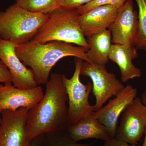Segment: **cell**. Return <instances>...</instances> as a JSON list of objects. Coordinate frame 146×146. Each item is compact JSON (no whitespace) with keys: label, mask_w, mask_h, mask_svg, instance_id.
<instances>
[{"label":"cell","mask_w":146,"mask_h":146,"mask_svg":"<svg viewBox=\"0 0 146 146\" xmlns=\"http://www.w3.org/2000/svg\"><path fill=\"white\" fill-rule=\"evenodd\" d=\"M63 76L53 73L46 84L42 99L29 110L27 125L32 140L48 132L65 131L69 127L66 105L68 98Z\"/></svg>","instance_id":"cell-1"},{"label":"cell","mask_w":146,"mask_h":146,"mask_svg":"<svg viewBox=\"0 0 146 146\" xmlns=\"http://www.w3.org/2000/svg\"><path fill=\"white\" fill-rule=\"evenodd\" d=\"M87 50L84 47L59 41L44 44L30 41L17 44L16 52L24 65L31 69L35 80L39 86L46 84L53 67L63 58L74 56L91 64L86 54Z\"/></svg>","instance_id":"cell-2"},{"label":"cell","mask_w":146,"mask_h":146,"mask_svg":"<svg viewBox=\"0 0 146 146\" xmlns=\"http://www.w3.org/2000/svg\"><path fill=\"white\" fill-rule=\"evenodd\" d=\"M80 15L77 9H56L49 14L48 20L31 41L40 44L59 41L88 49L79 22Z\"/></svg>","instance_id":"cell-3"},{"label":"cell","mask_w":146,"mask_h":146,"mask_svg":"<svg viewBox=\"0 0 146 146\" xmlns=\"http://www.w3.org/2000/svg\"><path fill=\"white\" fill-rule=\"evenodd\" d=\"M48 17L49 14L33 13L13 4L0 11V38L18 44L28 43Z\"/></svg>","instance_id":"cell-4"},{"label":"cell","mask_w":146,"mask_h":146,"mask_svg":"<svg viewBox=\"0 0 146 146\" xmlns=\"http://www.w3.org/2000/svg\"><path fill=\"white\" fill-rule=\"evenodd\" d=\"M84 60L76 58L75 70L71 78L63 76V81L68 95V121L69 127L74 125L83 118L96 111L95 105H91L89 101V95L93 90L91 82L86 84L82 83L80 80V69Z\"/></svg>","instance_id":"cell-5"},{"label":"cell","mask_w":146,"mask_h":146,"mask_svg":"<svg viewBox=\"0 0 146 146\" xmlns=\"http://www.w3.org/2000/svg\"><path fill=\"white\" fill-rule=\"evenodd\" d=\"M80 75L89 77L92 80V92L96 99V111L110 98L117 96L125 87L115 74L108 72L105 67L92 65L87 61L82 63Z\"/></svg>","instance_id":"cell-6"},{"label":"cell","mask_w":146,"mask_h":146,"mask_svg":"<svg viewBox=\"0 0 146 146\" xmlns=\"http://www.w3.org/2000/svg\"><path fill=\"white\" fill-rule=\"evenodd\" d=\"M146 129V106L136 97L123 110L115 138L130 145H137Z\"/></svg>","instance_id":"cell-7"},{"label":"cell","mask_w":146,"mask_h":146,"mask_svg":"<svg viewBox=\"0 0 146 146\" xmlns=\"http://www.w3.org/2000/svg\"><path fill=\"white\" fill-rule=\"evenodd\" d=\"M29 110L21 108L1 112L0 146H29L32 140L27 125Z\"/></svg>","instance_id":"cell-8"},{"label":"cell","mask_w":146,"mask_h":146,"mask_svg":"<svg viewBox=\"0 0 146 146\" xmlns=\"http://www.w3.org/2000/svg\"><path fill=\"white\" fill-rule=\"evenodd\" d=\"M138 13L133 1L128 0L118 9L115 20L109 27L114 44L135 46L138 29Z\"/></svg>","instance_id":"cell-9"},{"label":"cell","mask_w":146,"mask_h":146,"mask_svg":"<svg viewBox=\"0 0 146 146\" xmlns=\"http://www.w3.org/2000/svg\"><path fill=\"white\" fill-rule=\"evenodd\" d=\"M17 44L0 38V60L10 72L13 86L21 89L35 88L38 85L32 70L27 68L16 54Z\"/></svg>","instance_id":"cell-10"},{"label":"cell","mask_w":146,"mask_h":146,"mask_svg":"<svg viewBox=\"0 0 146 146\" xmlns=\"http://www.w3.org/2000/svg\"><path fill=\"white\" fill-rule=\"evenodd\" d=\"M137 90L130 84L113 99L98 111L93 112V117L105 127L111 139L115 138L118 119L126 107L137 97Z\"/></svg>","instance_id":"cell-11"},{"label":"cell","mask_w":146,"mask_h":146,"mask_svg":"<svg viewBox=\"0 0 146 146\" xmlns=\"http://www.w3.org/2000/svg\"><path fill=\"white\" fill-rule=\"evenodd\" d=\"M44 95L41 86L21 89L11 82L0 84V114L5 110H16L21 108L29 110L41 101Z\"/></svg>","instance_id":"cell-12"},{"label":"cell","mask_w":146,"mask_h":146,"mask_svg":"<svg viewBox=\"0 0 146 146\" xmlns=\"http://www.w3.org/2000/svg\"><path fill=\"white\" fill-rule=\"evenodd\" d=\"M118 10L112 6L102 5L80 15L79 22L84 36L89 37L108 29Z\"/></svg>","instance_id":"cell-13"},{"label":"cell","mask_w":146,"mask_h":146,"mask_svg":"<svg viewBox=\"0 0 146 146\" xmlns=\"http://www.w3.org/2000/svg\"><path fill=\"white\" fill-rule=\"evenodd\" d=\"M137 50L135 46L125 45L114 44L111 46L109 59L119 66L123 82L141 76V69L132 63V60L138 57Z\"/></svg>","instance_id":"cell-14"},{"label":"cell","mask_w":146,"mask_h":146,"mask_svg":"<svg viewBox=\"0 0 146 146\" xmlns=\"http://www.w3.org/2000/svg\"><path fill=\"white\" fill-rule=\"evenodd\" d=\"M66 133L75 143L89 138L105 141L111 139L106 128L91 115L82 119L74 125L70 126Z\"/></svg>","instance_id":"cell-15"},{"label":"cell","mask_w":146,"mask_h":146,"mask_svg":"<svg viewBox=\"0 0 146 146\" xmlns=\"http://www.w3.org/2000/svg\"><path fill=\"white\" fill-rule=\"evenodd\" d=\"M89 48L87 56L92 65L105 67L109 60L112 46V35L109 29L86 38Z\"/></svg>","instance_id":"cell-16"},{"label":"cell","mask_w":146,"mask_h":146,"mask_svg":"<svg viewBox=\"0 0 146 146\" xmlns=\"http://www.w3.org/2000/svg\"><path fill=\"white\" fill-rule=\"evenodd\" d=\"M15 3L33 13L49 14L59 8L58 0H16Z\"/></svg>","instance_id":"cell-17"},{"label":"cell","mask_w":146,"mask_h":146,"mask_svg":"<svg viewBox=\"0 0 146 146\" xmlns=\"http://www.w3.org/2000/svg\"><path fill=\"white\" fill-rule=\"evenodd\" d=\"M138 8V29L135 46L146 51V0H135Z\"/></svg>","instance_id":"cell-18"},{"label":"cell","mask_w":146,"mask_h":146,"mask_svg":"<svg viewBox=\"0 0 146 146\" xmlns=\"http://www.w3.org/2000/svg\"><path fill=\"white\" fill-rule=\"evenodd\" d=\"M44 135V146H92L94 142L78 143L72 141L66 131L48 132Z\"/></svg>","instance_id":"cell-19"},{"label":"cell","mask_w":146,"mask_h":146,"mask_svg":"<svg viewBox=\"0 0 146 146\" xmlns=\"http://www.w3.org/2000/svg\"><path fill=\"white\" fill-rule=\"evenodd\" d=\"M128 0H94L85 5L82 6L77 8L80 15L87 12L92 9L104 5H109L115 7L117 9L123 5Z\"/></svg>","instance_id":"cell-20"},{"label":"cell","mask_w":146,"mask_h":146,"mask_svg":"<svg viewBox=\"0 0 146 146\" xmlns=\"http://www.w3.org/2000/svg\"><path fill=\"white\" fill-rule=\"evenodd\" d=\"M94 0H58L59 8L64 9H77Z\"/></svg>","instance_id":"cell-21"},{"label":"cell","mask_w":146,"mask_h":146,"mask_svg":"<svg viewBox=\"0 0 146 146\" xmlns=\"http://www.w3.org/2000/svg\"><path fill=\"white\" fill-rule=\"evenodd\" d=\"M11 74L3 63L0 60V83H12Z\"/></svg>","instance_id":"cell-22"},{"label":"cell","mask_w":146,"mask_h":146,"mask_svg":"<svg viewBox=\"0 0 146 146\" xmlns=\"http://www.w3.org/2000/svg\"><path fill=\"white\" fill-rule=\"evenodd\" d=\"M102 146H139L137 145H130L125 142L116 138H113L109 140V141H105L104 144Z\"/></svg>","instance_id":"cell-23"},{"label":"cell","mask_w":146,"mask_h":146,"mask_svg":"<svg viewBox=\"0 0 146 146\" xmlns=\"http://www.w3.org/2000/svg\"><path fill=\"white\" fill-rule=\"evenodd\" d=\"M44 135L42 134L33 138L29 146H44Z\"/></svg>","instance_id":"cell-24"},{"label":"cell","mask_w":146,"mask_h":146,"mask_svg":"<svg viewBox=\"0 0 146 146\" xmlns=\"http://www.w3.org/2000/svg\"><path fill=\"white\" fill-rule=\"evenodd\" d=\"M142 102L146 106V91L142 94L141 98Z\"/></svg>","instance_id":"cell-25"},{"label":"cell","mask_w":146,"mask_h":146,"mask_svg":"<svg viewBox=\"0 0 146 146\" xmlns=\"http://www.w3.org/2000/svg\"><path fill=\"white\" fill-rule=\"evenodd\" d=\"M145 139H144V141L143 143V145L142 146H146V129L145 131Z\"/></svg>","instance_id":"cell-26"},{"label":"cell","mask_w":146,"mask_h":146,"mask_svg":"<svg viewBox=\"0 0 146 146\" xmlns=\"http://www.w3.org/2000/svg\"><path fill=\"white\" fill-rule=\"evenodd\" d=\"M1 115H0V123L1 122Z\"/></svg>","instance_id":"cell-27"}]
</instances>
